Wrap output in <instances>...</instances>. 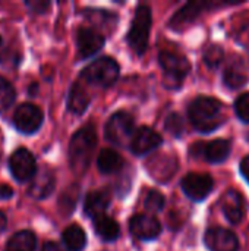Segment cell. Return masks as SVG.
Segmentation results:
<instances>
[{"label": "cell", "instance_id": "cell-1", "mask_svg": "<svg viewBox=\"0 0 249 251\" xmlns=\"http://www.w3.org/2000/svg\"><path fill=\"white\" fill-rule=\"evenodd\" d=\"M188 116L194 128L203 134L214 132L226 122V116L223 115V103L208 96L194 99L188 107Z\"/></svg>", "mask_w": 249, "mask_h": 251}, {"label": "cell", "instance_id": "cell-2", "mask_svg": "<svg viewBox=\"0 0 249 251\" xmlns=\"http://www.w3.org/2000/svg\"><path fill=\"white\" fill-rule=\"evenodd\" d=\"M95 147H97V134L92 124L82 126L72 135L69 143V163H70V169L76 175H81L88 169Z\"/></svg>", "mask_w": 249, "mask_h": 251}, {"label": "cell", "instance_id": "cell-3", "mask_svg": "<svg viewBox=\"0 0 249 251\" xmlns=\"http://www.w3.org/2000/svg\"><path fill=\"white\" fill-rule=\"evenodd\" d=\"M239 4V1H214V0H198V1H189L185 6H182L169 21V26L175 31H182L186 26H189L194 21H197L205 10L211 9H220L227 6Z\"/></svg>", "mask_w": 249, "mask_h": 251}, {"label": "cell", "instance_id": "cell-4", "mask_svg": "<svg viewBox=\"0 0 249 251\" xmlns=\"http://www.w3.org/2000/svg\"><path fill=\"white\" fill-rule=\"evenodd\" d=\"M153 24V13L151 9L145 4L136 7L131 29L128 32V43L131 49L138 54H144L148 47V38Z\"/></svg>", "mask_w": 249, "mask_h": 251}, {"label": "cell", "instance_id": "cell-5", "mask_svg": "<svg viewBox=\"0 0 249 251\" xmlns=\"http://www.w3.org/2000/svg\"><path fill=\"white\" fill-rule=\"evenodd\" d=\"M134 132H135L134 118L123 110L113 113L112 118L107 121L104 129L106 140L117 147H126L128 144H131Z\"/></svg>", "mask_w": 249, "mask_h": 251}, {"label": "cell", "instance_id": "cell-6", "mask_svg": "<svg viewBox=\"0 0 249 251\" xmlns=\"http://www.w3.org/2000/svg\"><path fill=\"white\" fill-rule=\"evenodd\" d=\"M158 62L164 71V84L173 90L181 88L185 76L191 71L189 60L185 56L173 51H161L158 56Z\"/></svg>", "mask_w": 249, "mask_h": 251}, {"label": "cell", "instance_id": "cell-7", "mask_svg": "<svg viewBox=\"0 0 249 251\" xmlns=\"http://www.w3.org/2000/svg\"><path fill=\"white\" fill-rule=\"evenodd\" d=\"M119 65L112 57H100L90 63L81 74V76L94 85L98 87H110L119 78Z\"/></svg>", "mask_w": 249, "mask_h": 251}, {"label": "cell", "instance_id": "cell-8", "mask_svg": "<svg viewBox=\"0 0 249 251\" xmlns=\"http://www.w3.org/2000/svg\"><path fill=\"white\" fill-rule=\"evenodd\" d=\"M181 187L189 200L200 203L204 201L211 194L214 188V181L207 174L191 172L186 176H183V179L181 181Z\"/></svg>", "mask_w": 249, "mask_h": 251}, {"label": "cell", "instance_id": "cell-9", "mask_svg": "<svg viewBox=\"0 0 249 251\" xmlns=\"http://www.w3.org/2000/svg\"><path fill=\"white\" fill-rule=\"evenodd\" d=\"M9 169L18 182L29 181L37 174V162L26 149H18L9 159Z\"/></svg>", "mask_w": 249, "mask_h": 251}, {"label": "cell", "instance_id": "cell-10", "mask_svg": "<svg viewBox=\"0 0 249 251\" xmlns=\"http://www.w3.org/2000/svg\"><path fill=\"white\" fill-rule=\"evenodd\" d=\"M43 112L38 106L31 103H23L18 106L13 115L15 128L22 134H34L43 124Z\"/></svg>", "mask_w": 249, "mask_h": 251}, {"label": "cell", "instance_id": "cell-11", "mask_svg": "<svg viewBox=\"0 0 249 251\" xmlns=\"http://www.w3.org/2000/svg\"><path fill=\"white\" fill-rule=\"evenodd\" d=\"M208 251H239V240L235 232L222 226H213L204 234Z\"/></svg>", "mask_w": 249, "mask_h": 251}, {"label": "cell", "instance_id": "cell-12", "mask_svg": "<svg viewBox=\"0 0 249 251\" xmlns=\"http://www.w3.org/2000/svg\"><path fill=\"white\" fill-rule=\"evenodd\" d=\"M163 144V137L150 126H141L134 132L131 140V150L135 156H145L157 150Z\"/></svg>", "mask_w": 249, "mask_h": 251}, {"label": "cell", "instance_id": "cell-13", "mask_svg": "<svg viewBox=\"0 0 249 251\" xmlns=\"http://www.w3.org/2000/svg\"><path fill=\"white\" fill-rule=\"evenodd\" d=\"M222 212L229 224L239 225L245 219V213H247V204L244 196L233 188L227 190L222 197Z\"/></svg>", "mask_w": 249, "mask_h": 251}, {"label": "cell", "instance_id": "cell-14", "mask_svg": "<svg viewBox=\"0 0 249 251\" xmlns=\"http://www.w3.org/2000/svg\"><path fill=\"white\" fill-rule=\"evenodd\" d=\"M131 232L142 241H151L161 234V224L151 215H135L129 221Z\"/></svg>", "mask_w": 249, "mask_h": 251}, {"label": "cell", "instance_id": "cell-15", "mask_svg": "<svg viewBox=\"0 0 249 251\" xmlns=\"http://www.w3.org/2000/svg\"><path fill=\"white\" fill-rule=\"evenodd\" d=\"M78 53L82 59H88L101 50L104 46V37L92 28H79L76 32Z\"/></svg>", "mask_w": 249, "mask_h": 251}, {"label": "cell", "instance_id": "cell-16", "mask_svg": "<svg viewBox=\"0 0 249 251\" xmlns=\"http://www.w3.org/2000/svg\"><path fill=\"white\" fill-rule=\"evenodd\" d=\"M232 151V143L226 138H216L210 143H204L203 157L211 165H220L227 160Z\"/></svg>", "mask_w": 249, "mask_h": 251}, {"label": "cell", "instance_id": "cell-17", "mask_svg": "<svg viewBox=\"0 0 249 251\" xmlns=\"http://www.w3.org/2000/svg\"><path fill=\"white\" fill-rule=\"evenodd\" d=\"M110 204V197L109 193L106 190H97V191H91L85 196L84 200V212L87 216L95 219L104 215V212L107 210Z\"/></svg>", "mask_w": 249, "mask_h": 251}, {"label": "cell", "instance_id": "cell-18", "mask_svg": "<svg viewBox=\"0 0 249 251\" xmlns=\"http://www.w3.org/2000/svg\"><path fill=\"white\" fill-rule=\"evenodd\" d=\"M249 81L247 69L244 66V63L238 59H235L232 63H229L226 66V69L223 71V82L227 88L230 90H238L244 85H247Z\"/></svg>", "mask_w": 249, "mask_h": 251}, {"label": "cell", "instance_id": "cell-19", "mask_svg": "<svg viewBox=\"0 0 249 251\" xmlns=\"http://www.w3.org/2000/svg\"><path fill=\"white\" fill-rule=\"evenodd\" d=\"M53 190H54V176L50 172L43 171L41 174L34 176V181L29 185L28 193L35 200H43L48 197L53 193Z\"/></svg>", "mask_w": 249, "mask_h": 251}, {"label": "cell", "instance_id": "cell-20", "mask_svg": "<svg viewBox=\"0 0 249 251\" xmlns=\"http://www.w3.org/2000/svg\"><path fill=\"white\" fill-rule=\"evenodd\" d=\"M122 166H123V157L119 153L110 149H104L100 151L97 157V168L101 174L106 175L116 174L122 169Z\"/></svg>", "mask_w": 249, "mask_h": 251}, {"label": "cell", "instance_id": "cell-21", "mask_svg": "<svg viewBox=\"0 0 249 251\" xmlns=\"http://www.w3.org/2000/svg\"><path fill=\"white\" fill-rule=\"evenodd\" d=\"M94 231L103 241H116L120 235L119 224L110 216H100L94 219Z\"/></svg>", "mask_w": 249, "mask_h": 251}, {"label": "cell", "instance_id": "cell-22", "mask_svg": "<svg viewBox=\"0 0 249 251\" xmlns=\"http://www.w3.org/2000/svg\"><path fill=\"white\" fill-rule=\"evenodd\" d=\"M90 100L87 91L79 84H73L68 94V109L75 115H82L90 106Z\"/></svg>", "mask_w": 249, "mask_h": 251}, {"label": "cell", "instance_id": "cell-23", "mask_svg": "<svg viewBox=\"0 0 249 251\" xmlns=\"http://www.w3.org/2000/svg\"><path fill=\"white\" fill-rule=\"evenodd\" d=\"M63 243L69 251H82L87 246V235L79 225H70L63 231Z\"/></svg>", "mask_w": 249, "mask_h": 251}, {"label": "cell", "instance_id": "cell-24", "mask_svg": "<svg viewBox=\"0 0 249 251\" xmlns=\"http://www.w3.org/2000/svg\"><path fill=\"white\" fill-rule=\"evenodd\" d=\"M37 238L31 231L16 232L6 244V251H35Z\"/></svg>", "mask_w": 249, "mask_h": 251}, {"label": "cell", "instance_id": "cell-25", "mask_svg": "<svg viewBox=\"0 0 249 251\" xmlns=\"http://www.w3.org/2000/svg\"><path fill=\"white\" fill-rule=\"evenodd\" d=\"M78 200H79V187L78 185L68 187L62 193V196L59 197V209H60V212L63 215L69 216L70 213H73Z\"/></svg>", "mask_w": 249, "mask_h": 251}, {"label": "cell", "instance_id": "cell-26", "mask_svg": "<svg viewBox=\"0 0 249 251\" xmlns=\"http://www.w3.org/2000/svg\"><path fill=\"white\" fill-rule=\"evenodd\" d=\"M87 18L94 24L97 25L98 28H103V29H107L110 26V29L114 26L116 21H117V16L112 12H106V10H91L88 9L87 10Z\"/></svg>", "mask_w": 249, "mask_h": 251}, {"label": "cell", "instance_id": "cell-27", "mask_svg": "<svg viewBox=\"0 0 249 251\" xmlns=\"http://www.w3.org/2000/svg\"><path fill=\"white\" fill-rule=\"evenodd\" d=\"M204 63L210 68V69H217L223 60H225V50L222 46H217V44H211L210 47H207L204 50Z\"/></svg>", "mask_w": 249, "mask_h": 251}, {"label": "cell", "instance_id": "cell-28", "mask_svg": "<svg viewBox=\"0 0 249 251\" xmlns=\"http://www.w3.org/2000/svg\"><path fill=\"white\" fill-rule=\"evenodd\" d=\"M15 88L10 82L0 76V112L7 110L15 101Z\"/></svg>", "mask_w": 249, "mask_h": 251}, {"label": "cell", "instance_id": "cell-29", "mask_svg": "<svg viewBox=\"0 0 249 251\" xmlns=\"http://www.w3.org/2000/svg\"><path fill=\"white\" fill-rule=\"evenodd\" d=\"M164 128H166V131H167L169 134H172L173 137L181 138V137L183 135V131H185L183 118H182L179 113H176V112L170 113V115L166 118V121H164Z\"/></svg>", "mask_w": 249, "mask_h": 251}, {"label": "cell", "instance_id": "cell-30", "mask_svg": "<svg viewBox=\"0 0 249 251\" xmlns=\"http://www.w3.org/2000/svg\"><path fill=\"white\" fill-rule=\"evenodd\" d=\"M164 203H166L164 196L160 191H157V190H151V191H148V194L145 197L144 206H145V209L148 212L158 213V212H161L164 209Z\"/></svg>", "mask_w": 249, "mask_h": 251}, {"label": "cell", "instance_id": "cell-31", "mask_svg": "<svg viewBox=\"0 0 249 251\" xmlns=\"http://www.w3.org/2000/svg\"><path fill=\"white\" fill-rule=\"evenodd\" d=\"M235 113L244 124H249V91L242 93L235 101Z\"/></svg>", "mask_w": 249, "mask_h": 251}, {"label": "cell", "instance_id": "cell-32", "mask_svg": "<svg viewBox=\"0 0 249 251\" xmlns=\"http://www.w3.org/2000/svg\"><path fill=\"white\" fill-rule=\"evenodd\" d=\"M25 4L35 13H44L50 7V1L45 0H34V1H25Z\"/></svg>", "mask_w": 249, "mask_h": 251}, {"label": "cell", "instance_id": "cell-33", "mask_svg": "<svg viewBox=\"0 0 249 251\" xmlns=\"http://www.w3.org/2000/svg\"><path fill=\"white\" fill-rule=\"evenodd\" d=\"M236 41L239 44H242V47H245L249 51V24L248 25H244L239 32L236 34Z\"/></svg>", "mask_w": 249, "mask_h": 251}, {"label": "cell", "instance_id": "cell-34", "mask_svg": "<svg viewBox=\"0 0 249 251\" xmlns=\"http://www.w3.org/2000/svg\"><path fill=\"white\" fill-rule=\"evenodd\" d=\"M239 171H241L242 176L245 178V181L249 184V156H245V157L241 160Z\"/></svg>", "mask_w": 249, "mask_h": 251}, {"label": "cell", "instance_id": "cell-35", "mask_svg": "<svg viewBox=\"0 0 249 251\" xmlns=\"http://www.w3.org/2000/svg\"><path fill=\"white\" fill-rule=\"evenodd\" d=\"M13 196V190L9 185H0V199L7 200Z\"/></svg>", "mask_w": 249, "mask_h": 251}, {"label": "cell", "instance_id": "cell-36", "mask_svg": "<svg viewBox=\"0 0 249 251\" xmlns=\"http://www.w3.org/2000/svg\"><path fill=\"white\" fill-rule=\"evenodd\" d=\"M41 251H63L60 249V246L57 244V243H54V241H47L45 244H44V247H43V250Z\"/></svg>", "mask_w": 249, "mask_h": 251}, {"label": "cell", "instance_id": "cell-37", "mask_svg": "<svg viewBox=\"0 0 249 251\" xmlns=\"http://www.w3.org/2000/svg\"><path fill=\"white\" fill-rule=\"evenodd\" d=\"M6 224H7V221H6V216H4V213L0 210V232L6 229Z\"/></svg>", "mask_w": 249, "mask_h": 251}, {"label": "cell", "instance_id": "cell-38", "mask_svg": "<svg viewBox=\"0 0 249 251\" xmlns=\"http://www.w3.org/2000/svg\"><path fill=\"white\" fill-rule=\"evenodd\" d=\"M28 91H29V96H35V94H37V91H38V85H37V82L31 84V85H29V88H28Z\"/></svg>", "mask_w": 249, "mask_h": 251}, {"label": "cell", "instance_id": "cell-39", "mask_svg": "<svg viewBox=\"0 0 249 251\" xmlns=\"http://www.w3.org/2000/svg\"><path fill=\"white\" fill-rule=\"evenodd\" d=\"M0 44H1V37H0Z\"/></svg>", "mask_w": 249, "mask_h": 251}]
</instances>
